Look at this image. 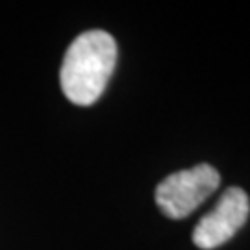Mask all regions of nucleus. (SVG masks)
I'll return each mask as SVG.
<instances>
[{
    "label": "nucleus",
    "mask_w": 250,
    "mask_h": 250,
    "mask_svg": "<svg viewBox=\"0 0 250 250\" xmlns=\"http://www.w3.org/2000/svg\"><path fill=\"white\" fill-rule=\"evenodd\" d=\"M117 62V43L107 32L89 30L67 48L60 71L65 97L76 106H91L104 93Z\"/></svg>",
    "instance_id": "1"
},
{
    "label": "nucleus",
    "mask_w": 250,
    "mask_h": 250,
    "mask_svg": "<svg viewBox=\"0 0 250 250\" xmlns=\"http://www.w3.org/2000/svg\"><path fill=\"white\" fill-rule=\"evenodd\" d=\"M221 186L219 172L200 163L188 170L169 174L156 188V204L170 219H184L191 215L209 195Z\"/></svg>",
    "instance_id": "2"
},
{
    "label": "nucleus",
    "mask_w": 250,
    "mask_h": 250,
    "mask_svg": "<svg viewBox=\"0 0 250 250\" xmlns=\"http://www.w3.org/2000/svg\"><path fill=\"white\" fill-rule=\"evenodd\" d=\"M250 211V202L241 188H228L209 213L193 230V243L198 249L211 250L232 239Z\"/></svg>",
    "instance_id": "3"
}]
</instances>
